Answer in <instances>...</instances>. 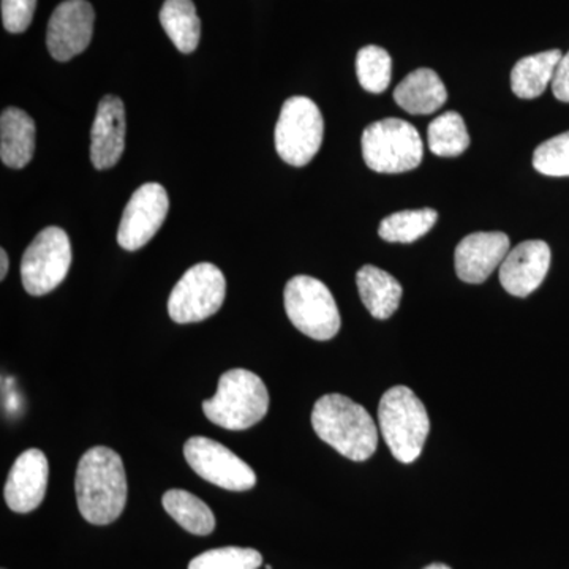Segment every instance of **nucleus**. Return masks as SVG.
<instances>
[{
    "label": "nucleus",
    "instance_id": "nucleus-10",
    "mask_svg": "<svg viewBox=\"0 0 569 569\" xmlns=\"http://www.w3.org/2000/svg\"><path fill=\"white\" fill-rule=\"evenodd\" d=\"M183 456L198 477L224 490L246 492L257 485V475L252 468L211 438H189L183 445Z\"/></svg>",
    "mask_w": 569,
    "mask_h": 569
},
{
    "label": "nucleus",
    "instance_id": "nucleus-4",
    "mask_svg": "<svg viewBox=\"0 0 569 569\" xmlns=\"http://www.w3.org/2000/svg\"><path fill=\"white\" fill-rule=\"evenodd\" d=\"M381 436L399 462L411 463L421 456L430 422L425 403L407 387L385 392L378 407Z\"/></svg>",
    "mask_w": 569,
    "mask_h": 569
},
{
    "label": "nucleus",
    "instance_id": "nucleus-20",
    "mask_svg": "<svg viewBox=\"0 0 569 569\" xmlns=\"http://www.w3.org/2000/svg\"><path fill=\"white\" fill-rule=\"evenodd\" d=\"M563 58L560 50L527 56L511 71V89L519 99L533 100L552 84L557 67Z\"/></svg>",
    "mask_w": 569,
    "mask_h": 569
},
{
    "label": "nucleus",
    "instance_id": "nucleus-31",
    "mask_svg": "<svg viewBox=\"0 0 569 569\" xmlns=\"http://www.w3.org/2000/svg\"><path fill=\"white\" fill-rule=\"evenodd\" d=\"M425 569H451V568L447 567V565H443V563H433V565H429V567H427Z\"/></svg>",
    "mask_w": 569,
    "mask_h": 569
},
{
    "label": "nucleus",
    "instance_id": "nucleus-9",
    "mask_svg": "<svg viewBox=\"0 0 569 569\" xmlns=\"http://www.w3.org/2000/svg\"><path fill=\"white\" fill-rule=\"evenodd\" d=\"M70 264L69 234L62 228H44L22 254V287L32 296L51 293L66 280Z\"/></svg>",
    "mask_w": 569,
    "mask_h": 569
},
{
    "label": "nucleus",
    "instance_id": "nucleus-1",
    "mask_svg": "<svg viewBox=\"0 0 569 569\" xmlns=\"http://www.w3.org/2000/svg\"><path fill=\"white\" fill-rule=\"evenodd\" d=\"M78 509L93 526H108L122 515L127 503V475L121 456L96 447L82 455L74 477Z\"/></svg>",
    "mask_w": 569,
    "mask_h": 569
},
{
    "label": "nucleus",
    "instance_id": "nucleus-19",
    "mask_svg": "<svg viewBox=\"0 0 569 569\" xmlns=\"http://www.w3.org/2000/svg\"><path fill=\"white\" fill-rule=\"evenodd\" d=\"M359 296L370 316L378 320H388L395 316L402 299V284L377 266L366 264L356 274Z\"/></svg>",
    "mask_w": 569,
    "mask_h": 569
},
{
    "label": "nucleus",
    "instance_id": "nucleus-30",
    "mask_svg": "<svg viewBox=\"0 0 569 569\" xmlns=\"http://www.w3.org/2000/svg\"><path fill=\"white\" fill-rule=\"evenodd\" d=\"M7 272H9V257L6 249H0V280L6 279Z\"/></svg>",
    "mask_w": 569,
    "mask_h": 569
},
{
    "label": "nucleus",
    "instance_id": "nucleus-23",
    "mask_svg": "<svg viewBox=\"0 0 569 569\" xmlns=\"http://www.w3.org/2000/svg\"><path fill=\"white\" fill-rule=\"evenodd\" d=\"M437 220L438 212L430 208L395 212L381 220L378 234L388 242L410 244L429 233Z\"/></svg>",
    "mask_w": 569,
    "mask_h": 569
},
{
    "label": "nucleus",
    "instance_id": "nucleus-3",
    "mask_svg": "<svg viewBox=\"0 0 569 569\" xmlns=\"http://www.w3.org/2000/svg\"><path fill=\"white\" fill-rule=\"evenodd\" d=\"M269 410V392L257 373L231 369L219 380L216 396L204 400L206 418L227 430H246L261 421Z\"/></svg>",
    "mask_w": 569,
    "mask_h": 569
},
{
    "label": "nucleus",
    "instance_id": "nucleus-12",
    "mask_svg": "<svg viewBox=\"0 0 569 569\" xmlns=\"http://www.w3.org/2000/svg\"><path fill=\"white\" fill-rule=\"evenodd\" d=\"M96 11L86 0H66L52 11L47 44L56 61L67 62L88 50L92 40Z\"/></svg>",
    "mask_w": 569,
    "mask_h": 569
},
{
    "label": "nucleus",
    "instance_id": "nucleus-18",
    "mask_svg": "<svg viewBox=\"0 0 569 569\" xmlns=\"http://www.w3.org/2000/svg\"><path fill=\"white\" fill-rule=\"evenodd\" d=\"M447 99L443 81L430 69L411 71L395 91L396 103L410 114H432L447 103Z\"/></svg>",
    "mask_w": 569,
    "mask_h": 569
},
{
    "label": "nucleus",
    "instance_id": "nucleus-26",
    "mask_svg": "<svg viewBox=\"0 0 569 569\" xmlns=\"http://www.w3.org/2000/svg\"><path fill=\"white\" fill-rule=\"evenodd\" d=\"M263 557L250 548H219L194 557L189 569H258Z\"/></svg>",
    "mask_w": 569,
    "mask_h": 569
},
{
    "label": "nucleus",
    "instance_id": "nucleus-5",
    "mask_svg": "<svg viewBox=\"0 0 569 569\" xmlns=\"http://www.w3.org/2000/svg\"><path fill=\"white\" fill-rule=\"evenodd\" d=\"M361 146L367 167L376 173H407L418 168L425 156L421 134L410 122L397 118L370 123Z\"/></svg>",
    "mask_w": 569,
    "mask_h": 569
},
{
    "label": "nucleus",
    "instance_id": "nucleus-22",
    "mask_svg": "<svg viewBox=\"0 0 569 569\" xmlns=\"http://www.w3.org/2000/svg\"><path fill=\"white\" fill-rule=\"evenodd\" d=\"M162 505L164 511L189 533L206 537L216 529V518L211 508L187 490H168L163 493Z\"/></svg>",
    "mask_w": 569,
    "mask_h": 569
},
{
    "label": "nucleus",
    "instance_id": "nucleus-24",
    "mask_svg": "<svg viewBox=\"0 0 569 569\" xmlns=\"http://www.w3.org/2000/svg\"><path fill=\"white\" fill-rule=\"evenodd\" d=\"M427 144L438 157H458L470 146L466 121L456 111L443 112L430 122Z\"/></svg>",
    "mask_w": 569,
    "mask_h": 569
},
{
    "label": "nucleus",
    "instance_id": "nucleus-15",
    "mask_svg": "<svg viewBox=\"0 0 569 569\" xmlns=\"http://www.w3.org/2000/svg\"><path fill=\"white\" fill-rule=\"evenodd\" d=\"M550 268V247L545 241L520 242L500 264V283L509 295L527 298L545 282Z\"/></svg>",
    "mask_w": 569,
    "mask_h": 569
},
{
    "label": "nucleus",
    "instance_id": "nucleus-6",
    "mask_svg": "<svg viewBox=\"0 0 569 569\" xmlns=\"http://www.w3.org/2000/svg\"><path fill=\"white\" fill-rule=\"evenodd\" d=\"M283 301L288 318L302 335L321 342L339 335L342 321L335 296L316 277H293L284 287Z\"/></svg>",
    "mask_w": 569,
    "mask_h": 569
},
{
    "label": "nucleus",
    "instance_id": "nucleus-11",
    "mask_svg": "<svg viewBox=\"0 0 569 569\" xmlns=\"http://www.w3.org/2000/svg\"><path fill=\"white\" fill-rule=\"evenodd\" d=\"M170 200L167 190L157 182L141 186L123 209L118 230V244L134 252L159 233L167 219Z\"/></svg>",
    "mask_w": 569,
    "mask_h": 569
},
{
    "label": "nucleus",
    "instance_id": "nucleus-2",
    "mask_svg": "<svg viewBox=\"0 0 569 569\" xmlns=\"http://www.w3.org/2000/svg\"><path fill=\"white\" fill-rule=\"evenodd\" d=\"M317 436L343 458L362 462L378 447V430L369 411L342 395H326L312 411Z\"/></svg>",
    "mask_w": 569,
    "mask_h": 569
},
{
    "label": "nucleus",
    "instance_id": "nucleus-13",
    "mask_svg": "<svg viewBox=\"0 0 569 569\" xmlns=\"http://www.w3.org/2000/svg\"><path fill=\"white\" fill-rule=\"evenodd\" d=\"M48 459L40 449H28L20 458L14 460L9 478H7L6 497L7 507L14 512H31L40 507L47 496L48 488Z\"/></svg>",
    "mask_w": 569,
    "mask_h": 569
},
{
    "label": "nucleus",
    "instance_id": "nucleus-7",
    "mask_svg": "<svg viewBox=\"0 0 569 569\" xmlns=\"http://www.w3.org/2000/svg\"><path fill=\"white\" fill-rule=\"evenodd\" d=\"M325 121L320 108L307 97L284 100L276 126V149L291 167L312 162L323 142Z\"/></svg>",
    "mask_w": 569,
    "mask_h": 569
},
{
    "label": "nucleus",
    "instance_id": "nucleus-8",
    "mask_svg": "<svg viewBox=\"0 0 569 569\" xmlns=\"http://www.w3.org/2000/svg\"><path fill=\"white\" fill-rule=\"evenodd\" d=\"M224 295L223 272L216 264L198 263L174 284L168 299V313L174 323H200L219 312Z\"/></svg>",
    "mask_w": 569,
    "mask_h": 569
},
{
    "label": "nucleus",
    "instance_id": "nucleus-14",
    "mask_svg": "<svg viewBox=\"0 0 569 569\" xmlns=\"http://www.w3.org/2000/svg\"><path fill=\"white\" fill-rule=\"evenodd\" d=\"M509 252L508 234L481 231L463 238L456 247V272L462 282L482 283L503 263Z\"/></svg>",
    "mask_w": 569,
    "mask_h": 569
},
{
    "label": "nucleus",
    "instance_id": "nucleus-17",
    "mask_svg": "<svg viewBox=\"0 0 569 569\" xmlns=\"http://www.w3.org/2000/svg\"><path fill=\"white\" fill-rule=\"evenodd\" d=\"M36 151V122L20 108H7L0 116V159L3 164L21 170Z\"/></svg>",
    "mask_w": 569,
    "mask_h": 569
},
{
    "label": "nucleus",
    "instance_id": "nucleus-25",
    "mask_svg": "<svg viewBox=\"0 0 569 569\" xmlns=\"http://www.w3.org/2000/svg\"><path fill=\"white\" fill-rule=\"evenodd\" d=\"M392 61L383 48L369 44L361 48L356 56V74L359 84L367 92L381 93L387 91L391 82Z\"/></svg>",
    "mask_w": 569,
    "mask_h": 569
},
{
    "label": "nucleus",
    "instance_id": "nucleus-16",
    "mask_svg": "<svg viewBox=\"0 0 569 569\" xmlns=\"http://www.w3.org/2000/svg\"><path fill=\"white\" fill-rule=\"evenodd\" d=\"M126 108L116 96L100 100L91 132V160L97 170H108L121 160L126 148Z\"/></svg>",
    "mask_w": 569,
    "mask_h": 569
},
{
    "label": "nucleus",
    "instance_id": "nucleus-21",
    "mask_svg": "<svg viewBox=\"0 0 569 569\" xmlns=\"http://www.w3.org/2000/svg\"><path fill=\"white\" fill-rule=\"evenodd\" d=\"M160 22L179 51L190 54L197 50L201 21L192 0H167L160 11Z\"/></svg>",
    "mask_w": 569,
    "mask_h": 569
},
{
    "label": "nucleus",
    "instance_id": "nucleus-28",
    "mask_svg": "<svg viewBox=\"0 0 569 569\" xmlns=\"http://www.w3.org/2000/svg\"><path fill=\"white\" fill-rule=\"evenodd\" d=\"M37 0H2L3 28L21 33L31 26Z\"/></svg>",
    "mask_w": 569,
    "mask_h": 569
},
{
    "label": "nucleus",
    "instance_id": "nucleus-29",
    "mask_svg": "<svg viewBox=\"0 0 569 569\" xmlns=\"http://www.w3.org/2000/svg\"><path fill=\"white\" fill-rule=\"evenodd\" d=\"M552 92L560 102L569 103V51L561 58L552 81Z\"/></svg>",
    "mask_w": 569,
    "mask_h": 569
},
{
    "label": "nucleus",
    "instance_id": "nucleus-27",
    "mask_svg": "<svg viewBox=\"0 0 569 569\" xmlns=\"http://www.w3.org/2000/svg\"><path fill=\"white\" fill-rule=\"evenodd\" d=\"M533 167L545 176L569 178V132L539 144L533 153Z\"/></svg>",
    "mask_w": 569,
    "mask_h": 569
}]
</instances>
